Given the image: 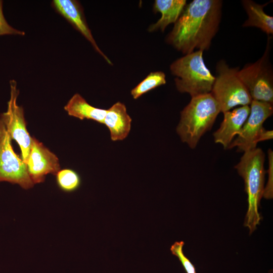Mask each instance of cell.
Returning a JSON list of instances; mask_svg holds the SVG:
<instances>
[{"mask_svg": "<svg viewBox=\"0 0 273 273\" xmlns=\"http://www.w3.org/2000/svg\"><path fill=\"white\" fill-rule=\"evenodd\" d=\"M26 165L28 174L34 185L43 183L47 175H56L60 170L57 156L34 137L32 139Z\"/></svg>", "mask_w": 273, "mask_h": 273, "instance_id": "30bf717a", "label": "cell"}, {"mask_svg": "<svg viewBox=\"0 0 273 273\" xmlns=\"http://www.w3.org/2000/svg\"><path fill=\"white\" fill-rule=\"evenodd\" d=\"M187 5L186 0H155L153 7L155 13H161L158 20L150 25L148 31L163 32L167 26L175 23Z\"/></svg>", "mask_w": 273, "mask_h": 273, "instance_id": "5bb4252c", "label": "cell"}, {"mask_svg": "<svg viewBox=\"0 0 273 273\" xmlns=\"http://www.w3.org/2000/svg\"><path fill=\"white\" fill-rule=\"evenodd\" d=\"M267 154L268 168L267 173L268 179L267 184L264 187L262 197L270 199L273 197V152L271 149H268Z\"/></svg>", "mask_w": 273, "mask_h": 273, "instance_id": "ffe728a7", "label": "cell"}, {"mask_svg": "<svg viewBox=\"0 0 273 273\" xmlns=\"http://www.w3.org/2000/svg\"><path fill=\"white\" fill-rule=\"evenodd\" d=\"M166 83L165 73L160 71L151 72L130 92L134 99Z\"/></svg>", "mask_w": 273, "mask_h": 273, "instance_id": "e0dca14e", "label": "cell"}, {"mask_svg": "<svg viewBox=\"0 0 273 273\" xmlns=\"http://www.w3.org/2000/svg\"><path fill=\"white\" fill-rule=\"evenodd\" d=\"M271 37L268 36L265 51L254 63L246 64L238 75L252 100L273 104V70L269 59Z\"/></svg>", "mask_w": 273, "mask_h": 273, "instance_id": "8992f818", "label": "cell"}, {"mask_svg": "<svg viewBox=\"0 0 273 273\" xmlns=\"http://www.w3.org/2000/svg\"><path fill=\"white\" fill-rule=\"evenodd\" d=\"M169 68L180 93H188L191 98L211 93L215 76L205 64L203 51L184 55L173 62Z\"/></svg>", "mask_w": 273, "mask_h": 273, "instance_id": "277c9868", "label": "cell"}, {"mask_svg": "<svg viewBox=\"0 0 273 273\" xmlns=\"http://www.w3.org/2000/svg\"><path fill=\"white\" fill-rule=\"evenodd\" d=\"M10 98L8 102L6 112L1 114L0 119L4 123L12 139L19 145L21 157L26 164L31 150L32 139L26 128L23 107L17 104L19 91L14 80L10 81Z\"/></svg>", "mask_w": 273, "mask_h": 273, "instance_id": "9c48e42d", "label": "cell"}, {"mask_svg": "<svg viewBox=\"0 0 273 273\" xmlns=\"http://www.w3.org/2000/svg\"><path fill=\"white\" fill-rule=\"evenodd\" d=\"M9 34L24 35L25 32L12 27L8 23L3 12V1L0 0V35Z\"/></svg>", "mask_w": 273, "mask_h": 273, "instance_id": "44dd1931", "label": "cell"}, {"mask_svg": "<svg viewBox=\"0 0 273 273\" xmlns=\"http://www.w3.org/2000/svg\"><path fill=\"white\" fill-rule=\"evenodd\" d=\"M220 112L219 105L211 93L191 98L180 112L176 129L181 141L195 149L201 138L211 129Z\"/></svg>", "mask_w": 273, "mask_h": 273, "instance_id": "3957f363", "label": "cell"}, {"mask_svg": "<svg viewBox=\"0 0 273 273\" xmlns=\"http://www.w3.org/2000/svg\"><path fill=\"white\" fill-rule=\"evenodd\" d=\"M68 115L80 120H94L103 124L107 110L92 106L79 94H75L65 106Z\"/></svg>", "mask_w": 273, "mask_h": 273, "instance_id": "2e32d148", "label": "cell"}, {"mask_svg": "<svg viewBox=\"0 0 273 273\" xmlns=\"http://www.w3.org/2000/svg\"><path fill=\"white\" fill-rule=\"evenodd\" d=\"M53 4L55 9L81 33L105 61L109 64L113 65L110 60L97 45L86 23L79 3L72 0H54Z\"/></svg>", "mask_w": 273, "mask_h": 273, "instance_id": "7c38bea8", "label": "cell"}, {"mask_svg": "<svg viewBox=\"0 0 273 273\" xmlns=\"http://www.w3.org/2000/svg\"><path fill=\"white\" fill-rule=\"evenodd\" d=\"M239 67H231L224 60L216 66V75L211 94L222 113L239 106L250 105L252 100L238 75Z\"/></svg>", "mask_w": 273, "mask_h": 273, "instance_id": "5b68a950", "label": "cell"}, {"mask_svg": "<svg viewBox=\"0 0 273 273\" xmlns=\"http://www.w3.org/2000/svg\"><path fill=\"white\" fill-rule=\"evenodd\" d=\"M11 138L0 119V182L18 184L28 190L34 184L28 173L26 164L14 152Z\"/></svg>", "mask_w": 273, "mask_h": 273, "instance_id": "ba28073f", "label": "cell"}, {"mask_svg": "<svg viewBox=\"0 0 273 273\" xmlns=\"http://www.w3.org/2000/svg\"><path fill=\"white\" fill-rule=\"evenodd\" d=\"M264 160L263 151L256 148L244 152L240 161L235 166L244 180L245 190L248 196V209L244 225L249 229L250 234L256 230L261 219L258 208L264 189Z\"/></svg>", "mask_w": 273, "mask_h": 273, "instance_id": "7a4b0ae2", "label": "cell"}, {"mask_svg": "<svg viewBox=\"0 0 273 273\" xmlns=\"http://www.w3.org/2000/svg\"><path fill=\"white\" fill-rule=\"evenodd\" d=\"M223 113V119L213 135L214 142L226 149L241 131L249 115L250 105L237 107Z\"/></svg>", "mask_w": 273, "mask_h": 273, "instance_id": "8fae6325", "label": "cell"}, {"mask_svg": "<svg viewBox=\"0 0 273 273\" xmlns=\"http://www.w3.org/2000/svg\"><path fill=\"white\" fill-rule=\"evenodd\" d=\"M131 121L125 105L117 102L107 110L103 124L109 129L112 141H122L129 134Z\"/></svg>", "mask_w": 273, "mask_h": 273, "instance_id": "4fadbf2b", "label": "cell"}, {"mask_svg": "<svg viewBox=\"0 0 273 273\" xmlns=\"http://www.w3.org/2000/svg\"><path fill=\"white\" fill-rule=\"evenodd\" d=\"M242 6L246 11L248 19L242 25L243 27H254L269 36L273 34V17L266 14L264 11V5L256 3L252 0L242 1Z\"/></svg>", "mask_w": 273, "mask_h": 273, "instance_id": "9a60e30c", "label": "cell"}, {"mask_svg": "<svg viewBox=\"0 0 273 273\" xmlns=\"http://www.w3.org/2000/svg\"><path fill=\"white\" fill-rule=\"evenodd\" d=\"M272 113V104L252 100L250 105L249 115L241 131L228 149L237 147L238 151L245 152L256 148L258 142L272 139V131L263 127L264 121Z\"/></svg>", "mask_w": 273, "mask_h": 273, "instance_id": "52a82bcc", "label": "cell"}, {"mask_svg": "<svg viewBox=\"0 0 273 273\" xmlns=\"http://www.w3.org/2000/svg\"><path fill=\"white\" fill-rule=\"evenodd\" d=\"M184 246L183 241L176 242L171 246L170 251L172 254L178 258L187 273H196L195 266L183 252Z\"/></svg>", "mask_w": 273, "mask_h": 273, "instance_id": "d6986e66", "label": "cell"}, {"mask_svg": "<svg viewBox=\"0 0 273 273\" xmlns=\"http://www.w3.org/2000/svg\"><path fill=\"white\" fill-rule=\"evenodd\" d=\"M221 0H193L186 5L166 42L184 55L208 50L218 31Z\"/></svg>", "mask_w": 273, "mask_h": 273, "instance_id": "6da1fadb", "label": "cell"}, {"mask_svg": "<svg viewBox=\"0 0 273 273\" xmlns=\"http://www.w3.org/2000/svg\"><path fill=\"white\" fill-rule=\"evenodd\" d=\"M56 175L58 187L64 192H73L76 190L80 185L81 179L79 175L72 169L60 170Z\"/></svg>", "mask_w": 273, "mask_h": 273, "instance_id": "ac0fdd59", "label": "cell"}]
</instances>
